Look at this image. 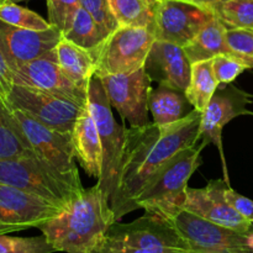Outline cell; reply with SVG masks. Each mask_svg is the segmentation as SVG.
Returning a JSON list of instances; mask_svg holds the SVG:
<instances>
[{
	"label": "cell",
	"instance_id": "cell-13",
	"mask_svg": "<svg viewBox=\"0 0 253 253\" xmlns=\"http://www.w3.org/2000/svg\"><path fill=\"white\" fill-rule=\"evenodd\" d=\"M12 79L16 85L61 96L84 106L88 105V91L82 90L69 81L57 63L54 49L46 56L12 68Z\"/></svg>",
	"mask_w": 253,
	"mask_h": 253
},
{
	"label": "cell",
	"instance_id": "cell-26",
	"mask_svg": "<svg viewBox=\"0 0 253 253\" xmlns=\"http://www.w3.org/2000/svg\"><path fill=\"white\" fill-rule=\"evenodd\" d=\"M109 35L83 6L77 10L71 27L63 34L64 39L78 44L91 54L103 44Z\"/></svg>",
	"mask_w": 253,
	"mask_h": 253
},
{
	"label": "cell",
	"instance_id": "cell-15",
	"mask_svg": "<svg viewBox=\"0 0 253 253\" xmlns=\"http://www.w3.org/2000/svg\"><path fill=\"white\" fill-rule=\"evenodd\" d=\"M249 94L231 84L225 86L220 85L212 95L211 100L208 104L207 109L202 113L199 128V145L203 147L209 143H214L220 152L224 170L227 175L226 162L222 150L221 135L225 126L237 116L251 114L247 110V104L250 103Z\"/></svg>",
	"mask_w": 253,
	"mask_h": 253
},
{
	"label": "cell",
	"instance_id": "cell-16",
	"mask_svg": "<svg viewBox=\"0 0 253 253\" xmlns=\"http://www.w3.org/2000/svg\"><path fill=\"white\" fill-rule=\"evenodd\" d=\"M225 180H210L207 187L189 188L187 189L183 209L203 217L210 222L235 230L237 232L247 234L253 230V224L245 219L225 198Z\"/></svg>",
	"mask_w": 253,
	"mask_h": 253
},
{
	"label": "cell",
	"instance_id": "cell-33",
	"mask_svg": "<svg viewBox=\"0 0 253 253\" xmlns=\"http://www.w3.org/2000/svg\"><path fill=\"white\" fill-rule=\"evenodd\" d=\"M226 42L232 53L253 61V30L226 27Z\"/></svg>",
	"mask_w": 253,
	"mask_h": 253
},
{
	"label": "cell",
	"instance_id": "cell-32",
	"mask_svg": "<svg viewBox=\"0 0 253 253\" xmlns=\"http://www.w3.org/2000/svg\"><path fill=\"white\" fill-rule=\"evenodd\" d=\"M82 6L94 17L108 35L119 29V24L110 9L109 0H81Z\"/></svg>",
	"mask_w": 253,
	"mask_h": 253
},
{
	"label": "cell",
	"instance_id": "cell-6",
	"mask_svg": "<svg viewBox=\"0 0 253 253\" xmlns=\"http://www.w3.org/2000/svg\"><path fill=\"white\" fill-rule=\"evenodd\" d=\"M155 41V32L150 29L119 27L93 53L95 77L131 73L142 68Z\"/></svg>",
	"mask_w": 253,
	"mask_h": 253
},
{
	"label": "cell",
	"instance_id": "cell-10",
	"mask_svg": "<svg viewBox=\"0 0 253 253\" xmlns=\"http://www.w3.org/2000/svg\"><path fill=\"white\" fill-rule=\"evenodd\" d=\"M7 103L47 127L68 133L73 132L77 120L88 106L16 84L7 96Z\"/></svg>",
	"mask_w": 253,
	"mask_h": 253
},
{
	"label": "cell",
	"instance_id": "cell-14",
	"mask_svg": "<svg viewBox=\"0 0 253 253\" xmlns=\"http://www.w3.org/2000/svg\"><path fill=\"white\" fill-rule=\"evenodd\" d=\"M14 114L36 155L47 161L59 172L81 178L76 165L72 133L47 127L19 109H14Z\"/></svg>",
	"mask_w": 253,
	"mask_h": 253
},
{
	"label": "cell",
	"instance_id": "cell-19",
	"mask_svg": "<svg viewBox=\"0 0 253 253\" xmlns=\"http://www.w3.org/2000/svg\"><path fill=\"white\" fill-rule=\"evenodd\" d=\"M72 138L76 160H78L79 165L89 177L96 178L98 180L103 169V153L98 127L89 106L84 109L77 120Z\"/></svg>",
	"mask_w": 253,
	"mask_h": 253
},
{
	"label": "cell",
	"instance_id": "cell-30",
	"mask_svg": "<svg viewBox=\"0 0 253 253\" xmlns=\"http://www.w3.org/2000/svg\"><path fill=\"white\" fill-rule=\"evenodd\" d=\"M54 247L43 235L35 237H12L0 235V253H53Z\"/></svg>",
	"mask_w": 253,
	"mask_h": 253
},
{
	"label": "cell",
	"instance_id": "cell-37",
	"mask_svg": "<svg viewBox=\"0 0 253 253\" xmlns=\"http://www.w3.org/2000/svg\"><path fill=\"white\" fill-rule=\"evenodd\" d=\"M185 1H190V2H195V4L203 5V6H208L211 7V9L215 10V7L217 6L221 2L226 1V0H185Z\"/></svg>",
	"mask_w": 253,
	"mask_h": 253
},
{
	"label": "cell",
	"instance_id": "cell-28",
	"mask_svg": "<svg viewBox=\"0 0 253 253\" xmlns=\"http://www.w3.org/2000/svg\"><path fill=\"white\" fill-rule=\"evenodd\" d=\"M0 20L12 26L35 31H44L53 27L49 21L44 20L39 14L12 1H7L0 6Z\"/></svg>",
	"mask_w": 253,
	"mask_h": 253
},
{
	"label": "cell",
	"instance_id": "cell-3",
	"mask_svg": "<svg viewBox=\"0 0 253 253\" xmlns=\"http://www.w3.org/2000/svg\"><path fill=\"white\" fill-rule=\"evenodd\" d=\"M202 145L179 151L148 179L135 200V210L170 220L184 208L188 183L200 166Z\"/></svg>",
	"mask_w": 253,
	"mask_h": 253
},
{
	"label": "cell",
	"instance_id": "cell-39",
	"mask_svg": "<svg viewBox=\"0 0 253 253\" xmlns=\"http://www.w3.org/2000/svg\"><path fill=\"white\" fill-rule=\"evenodd\" d=\"M12 2H20V1H26V0H10Z\"/></svg>",
	"mask_w": 253,
	"mask_h": 253
},
{
	"label": "cell",
	"instance_id": "cell-23",
	"mask_svg": "<svg viewBox=\"0 0 253 253\" xmlns=\"http://www.w3.org/2000/svg\"><path fill=\"white\" fill-rule=\"evenodd\" d=\"M35 153L30 146L14 109L7 100L0 98V160Z\"/></svg>",
	"mask_w": 253,
	"mask_h": 253
},
{
	"label": "cell",
	"instance_id": "cell-31",
	"mask_svg": "<svg viewBox=\"0 0 253 253\" xmlns=\"http://www.w3.org/2000/svg\"><path fill=\"white\" fill-rule=\"evenodd\" d=\"M81 6V0H47L49 24L63 35L71 27L74 15Z\"/></svg>",
	"mask_w": 253,
	"mask_h": 253
},
{
	"label": "cell",
	"instance_id": "cell-24",
	"mask_svg": "<svg viewBox=\"0 0 253 253\" xmlns=\"http://www.w3.org/2000/svg\"><path fill=\"white\" fill-rule=\"evenodd\" d=\"M219 86V82L212 71V59L192 64L190 82L185 90V96L195 110L203 113Z\"/></svg>",
	"mask_w": 253,
	"mask_h": 253
},
{
	"label": "cell",
	"instance_id": "cell-22",
	"mask_svg": "<svg viewBox=\"0 0 253 253\" xmlns=\"http://www.w3.org/2000/svg\"><path fill=\"white\" fill-rule=\"evenodd\" d=\"M183 48L192 64L212 59L219 54L232 53L226 42V26L217 16Z\"/></svg>",
	"mask_w": 253,
	"mask_h": 253
},
{
	"label": "cell",
	"instance_id": "cell-5",
	"mask_svg": "<svg viewBox=\"0 0 253 253\" xmlns=\"http://www.w3.org/2000/svg\"><path fill=\"white\" fill-rule=\"evenodd\" d=\"M88 106L98 127L103 153L101 177L99 178L96 184L100 187L110 203L115 195L119 182V173L125 145V127L118 125L114 119L110 101L103 83L95 76L89 83Z\"/></svg>",
	"mask_w": 253,
	"mask_h": 253
},
{
	"label": "cell",
	"instance_id": "cell-8",
	"mask_svg": "<svg viewBox=\"0 0 253 253\" xmlns=\"http://www.w3.org/2000/svg\"><path fill=\"white\" fill-rule=\"evenodd\" d=\"M106 236L148 253H194L172 222L147 212L128 224L114 222Z\"/></svg>",
	"mask_w": 253,
	"mask_h": 253
},
{
	"label": "cell",
	"instance_id": "cell-18",
	"mask_svg": "<svg viewBox=\"0 0 253 253\" xmlns=\"http://www.w3.org/2000/svg\"><path fill=\"white\" fill-rule=\"evenodd\" d=\"M145 71L151 81L185 91L190 82L192 63L184 48L172 42L156 40L146 58Z\"/></svg>",
	"mask_w": 253,
	"mask_h": 253
},
{
	"label": "cell",
	"instance_id": "cell-7",
	"mask_svg": "<svg viewBox=\"0 0 253 253\" xmlns=\"http://www.w3.org/2000/svg\"><path fill=\"white\" fill-rule=\"evenodd\" d=\"M194 253H250L253 230L247 234L210 222L188 210L168 220Z\"/></svg>",
	"mask_w": 253,
	"mask_h": 253
},
{
	"label": "cell",
	"instance_id": "cell-17",
	"mask_svg": "<svg viewBox=\"0 0 253 253\" xmlns=\"http://www.w3.org/2000/svg\"><path fill=\"white\" fill-rule=\"evenodd\" d=\"M62 37L63 35L56 27L35 31L12 26L0 20V51L11 69L48 54Z\"/></svg>",
	"mask_w": 253,
	"mask_h": 253
},
{
	"label": "cell",
	"instance_id": "cell-27",
	"mask_svg": "<svg viewBox=\"0 0 253 253\" xmlns=\"http://www.w3.org/2000/svg\"><path fill=\"white\" fill-rule=\"evenodd\" d=\"M215 12L226 27L253 30V0H226Z\"/></svg>",
	"mask_w": 253,
	"mask_h": 253
},
{
	"label": "cell",
	"instance_id": "cell-25",
	"mask_svg": "<svg viewBox=\"0 0 253 253\" xmlns=\"http://www.w3.org/2000/svg\"><path fill=\"white\" fill-rule=\"evenodd\" d=\"M160 0H109L119 27H146L155 32V12Z\"/></svg>",
	"mask_w": 253,
	"mask_h": 253
},
{
	"label": "cell",
	"instance_id": "cell-35",
	"mask_svg": "<svg viewBox=\"0 0 253 253\" xmlns=\"http://www.w3.org/2000/svg\"><path fill=\"white\" fill-rule=\"evenodd\" d=\"M91 253H148L145 250H141L138 247L131 246V245L124 244L118 240L110 239L105 236L103 241L94 249Z\"/></svg>",
	"mask_w": 253,
	"mask_h": 253
},
{
	"label": "cell",
	"instance_id": "cell-20",
	"mask_svg": "<svg viewBox=\"0 0 253 253\" xmlns=\"http://www.w3.org/2000/svg\"><path fill=\"white\" fill-rule=\"evenodd\" d=\"M57 63L72 83L88 91L89 83L95 76V59L93 54L78 44L62 37L54 47Z\"/></svg>",
	"mask_w": 253,
	"mask_h": 253
},
{
	"label": "cell",
	"instance_id": "cell-12",
	"mask_svg": "<svg viewBox=\"0 0 253 253\" xmlns=\"http://www.w3.org/2000/svg\"><path fill=\"white\" fill-rule=\"evenodd\" d=\"M64 208L0 183V235L39 227Z\"/></svg>",
	"mask_w": 253,
	"mask_h": 253
},
{
	"label": "cell",
	"instance_id": "cell-2",
	"mask_svg": "<svg viewBox=\"0 0 253 253\" xmlns=\"http://www.w3.org/2000/svg\"><path fill=\"white\" fill-rule=\"evenodd\" d=\"M116 222L109 199L98 184L83 189L59 214L37 229L57 252L91 253Z\"/></svg>",
	"mask_w": 253,
	"mask_h": 253
},
{
	"label": "cell",
	"instance_id": "cell-40",
	"mask_svg": "<svg viewBox=\"0 0 253 253\" xmlns=\"http://www.w3.org/2000/svg\"><path fill=\"white\" fill-rule=\"evenodd\" d=\"M250 253H253V235H252V246H251V251H250Z\"/></svg>",
	"mask_w": 253,
	"mask_h": 253
},
{
	"label": "cell",
	"instance_id": "cell-9",
	"mask_svg": "<svg viewBox=\"0 0 253 253\" xmlns=\"http://www.w3.org/2000/svg\"><path fill=\"white\" fill-rule=\"evenodd\" d=\"M215 17L211 7L185 0H160L155 12L156 40L184 47Z\"/></svg>",
	"mask_w": 253,
	"mask_h": 253
},
{
	"label": "cell",
	"instance_id": "cell-11",
	"mask_svg": "<svg viewBox=\"0 0 253 253\" xmlns=\"http://www.w3.org/2000/svg\"><path fill=\"white\" fill-rule=\"evenodd\" d=\"M103 83L111 108H115L123 120L130 126H143L148 120V99L152 81L145 68L131 73L108 74L98 77Z\"/></svg>",
	"mask_w": 253,
	"mask_h": 253
},
{
	"label": "cell",
	"instance_id": "cell-1",
	"mask_svg": "<svg viewBox=\"0 0 253 253\" xmlns=\"http://www.w3.org/2000/svg\"><path fill=\"white\" fill-rule=\"evenodd\" d=\"M202 113L193 109L183 120L160 126L125 127V145L116 192L110 202L116 221L135 211V200L151 177L174 155L199 143Z\"/></svg>",
	"mask_w": 253,
	"mask_h": 253
},
{
	"label": "cell",
	"instance_id": "cell-4",
	"mask_svg": "<svg viewBox=\"0 0 253 253\" xmlns=\"http://www.w3.org/2000/svg\"><path fill=\"white\" fill-rule=\"evenodd\" d=\"M0 183L66 208L82 190L81 178L59 172L36 153L0 160Z\"/></svg>",
	"mask_w": 253,
	"mask_h": 253
},
{
	"label": "cell",
	"instance_id": "cell-21",
	"mask_svg": "<svg viewBox=\"0 0 253 253\" xmlns=\"http://www.w3.org/2000/svg\"><path fill=\"white\" fill-rule=\"evenodd\" d=\"M148 109L153 123L166 126L183 120L194 108L185 96V91L158 84L157 88L151 90Z\"/></svg>",
	"mask_w": 253,
	"mask_h": 253
},
{
	"label": "cell",
	"instance_id": "cell-29",
	"mask_svg": "<svg viewBox=\"0 0 253 253\" xmlns=\"http://www.w3.org/2000/svg\"><path fill=\"white\" fill-rule=\"evenodd\" d=\"M253 68L252 59L236 53H224L212 58V71L220 85L231 84L246 69Z\"/></svg>",
	"mask_w": 253,
	"mask_h": 253
},
{
	"label": "cell",
	"instance_id": "cell-36",
	"mask_svg": "<svg viewBox=\"0 0 253 253\" xmlns=\"http://www.w3.org/2000/svg\"><path fill=\"white\" fill-rule=\"evenodd\" d=\"M12 86H14L12 69L10 68L9 63L0 51V98L7 100Z\"/></svg>",
	"mask_w": 253,
	"mask_h": 253
},
{
	"label": "cell",
	"instance_id": "cell-34",
	"mask_svg": "<svg viewBox=\"0 0 253 253\" xmlns=\"http://www.w3.org/2000/svg\"><path fill=\"white\" fill-rule=\"evenodd\" d=\"M225 198L245 219L253 224V200L237 193L230 185L225 188Z\"/></svg>",
	"mask_w": 253,
	"mask_h": 253
},
{
	"label": "cell",
	"instance_id": "cell-38",
	"mask_svg": "<svg viewBox=\"0 0 253 253\" xmlns=\"http://www.w3.org/2000/svg\"><path fill=\"white\" fill-rule=\"evenodd\" d=\"M7 1H10V0H0V6H1V5H4L5 2H7Z\"/></svg>",
	"mask_w": 253,
	"mask_h": 253
}]
</instances>
